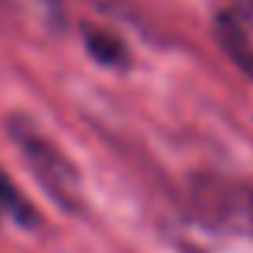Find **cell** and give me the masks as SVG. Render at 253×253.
Listing matches in <instances>:
<instances>
[{
    "label": "cell",
    "instance_id": "obj_1",
    "mask_svg": "<svg viewBox=\"0 0 253 253\" xmlns=\"http://www.w3.org/2000/svg\"><path fill=\"white\" fill-rule=\"evenodd\" d=\"M13 144H16L23 164L29 167V173L36 176V183L45 189V196L58 205L61 211H81L84 209V176L77 170V164L64 154V148L42 131L29 116H10L6 122Z\"/></svg>",
    "mask_w": 253,
    "mask_h": 253
},
{
    "label": "cell",
    "instance_id": "obj_2",
    "mask_svg": "<svg viewBox=\"0 0 253 253\" xmlns=\"http://www.w3.org/2000/svg\"><path fill=\"white\" fill-rule=\"evenodd\" d=\"M192 202H196V211L205 221V228H218V231L253 228V192L247 186L228 183V179L218 176H202L196 179Z\"/></svg>",
    "mask_w": 253,
    "mask_h": 253
},
{
    "label": "cell",
    "instance_id": "obj_3",
    "mask_svg": "<svg viewBox=\"0 0 253 253\" xmlns=\"http://www.w3.org/2000/svg\"><path fill=\"white\" fill-rule=\"evenodd\" d=\"M218 42H221L224 55L244 71V74L253 77V39H250V26L247 19L237 10H224L218 16Z\"/></svg>",
    "mask_w": 253,
    "mask_h": 253
},
{
    "label": "cell",
    "instance_id": "obj_4",
    "mask_svg": "<svg viewBox=\"0 0 253 253\" xmlns=\"http://www.w3.org/2000/svg\"><path fill=\"white\" fill-rule=\"evenodd\" d=\"M81 36H84L86 55H90L96 64H103V68H128V61H131L128 45H125V39L116 36L109 26L86 23L81 29Z\"/></svg>",
    "mask_w": 253,
    "mask_h": 253
},
{
    "label": "cell",
    "instance_id": "obj_5",
    "mask_svg": "<svg viewBox=\"0 0 253 253\" xmlns=\"http://www.w3.org/2000/svg\"><path fill=\"white\" fill-rule=\"evenodd\" d=\"M0 211H6V215H13L19 224H26V228H32V224H39V211L29 205V199L23 196V192L13 186V179L6 176L3 170H0Z\"/></svg>",
    "mask_w": 253,
    "mask_h": 253
},
{
    "label": "cell",
    "instance_id": "obj_6",
    "mask_svg": "<svg viewBox=\"0 0 253 253\" xmlns=\"http://www.w3.org/2000/svg\"><path fill=\"white\" fill-rule=\"evenodd\" d=\"M0 6L29 13L48 29H61L64 26V0H0Z\"/></svg>",
    "mask_w": 253,
    "mask_h": 253
},
{
    "label": "cell",
    "instance_id": "obj_7",
    "mask_svg": "<svg viewBox=\"0 0 253 253\" xmlns=\"http://www.w3.org/2000/svg\"><path fill=\"white\" fill-rule=\"evenodd\" d=\"M0 215H3V211H0Z\"/></svg>",
    "mask_w": 253,
    "mask_h": 253
}]
</instances>
